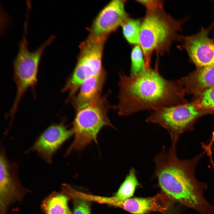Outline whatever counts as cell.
Instances as JSON below:
<instances>
[{
  "label": "cell",
  "mask_w": 214,
  "mask_h": 214,
  "mask_svg": "<svg viewBox=\"0 0 214 214\" xmlns=\"http://www.w3.org/2000/svg\"><path fill=\"white\" fill-rule=\"evenodd\" d=\"M177 141L171 139L167 150L164 146L155 158L154 176L162 191L172 201L194 210L200 214H214V206L204 196L206 183L198 181L195 170L205 152L203 151L191 159L181 160L177 155Z\"/></svg>",
  "instance_id": "cell-1"
},
{
  "label": "cell",
  "mask_w": 214,
  "mask_h": 214,
  "mask_svg": "<svg viewBox=\"0 0 214 214\" xmlns=\"http://www.w3.org/2000/svg\"><path fill=\"white\" fill-rule=\"evenodd\" d=\"M119 101L116 108L119 115L176 106L180 98L179 85L160 75L158 60L153 68L145 67L136 75L119 73Z\"/></svg>",
  "instance_id": "cell-2"
},
{
  "label": "cell",
  "mask_w": 214,
  "mask_h": 214,
  "mask_svg": "<svg viewBox=\"0 0 214 214\" xmlns=\"http://www.w3.org/2000/svg\"><path fill=\"white\" fill-rule=\"evenodd\" d=\"M182 23L163 9L147 11L141 22L139 43L143 52L145 67L150 66L154 52L162 55L169 51Z\"/></svg>",
  "instance_id": "cell-3"
},
{
  "label": "cell",
  "mask_w": 214,
  "mask_h": 214,
  "mask_svg": "<svg viewBox=\"0 0 214 214\" xmlns=\"http://www.w3.org/2000/svg\"><path fill=\"white\" fill-rule=\"evenodd\" d=\"M54 35L51 36L42 45L33 51L27 47V42L24 34L19 43V49L13 62L14 74L12 79L16 86L14 101L9 114L12 121L17 112L20 102L27 90L31 88L33 91L37 83L38 67L42 54L45 48L55 39Z\"/></svg>",
  "instance_id": "cell-4"
},
{
  "label": "cell",
  "mask_w": 214,
  "mask_h": 214,
  "mask_svg": "<svg viewBox=\"0 0 214 214\" xmlns=\"http://www.w3.org/2000/svg\"><path fill=\"white\" fill-rule=\"evenodd\" d=\"M111 106L105 96L101 97L89 106L77 111L73 122L74 141L67 151L83 149L93 141L97 142V135L105 126L114 128L109 121L108 112Z\"/></svg>",
  "instance_id": "cell-5"
},
{
  "label": "cell",
  "mask_w": 214,
  "mask_h": 214,
  "mask_svg": "<svg viewBox=\"0 0 214 214\" xmlns=\"http://www.w3.org/2000/svg\"><path fill=\"white\" fill-rule=\"evenodd\" d=\"M106 38L89 35L81 44L76 66L62 90V93H68L67 102L74 98L86 79L98 74L103 70L102 58Z\"/></svg>",
  "instance_id": "cell-6"
},
{
  "label": "cell",
  "mask_w": 214,
  "mask_h": 214,
  "mask_svg": "<svg viewBox=\"0 0 214 214\" xmlns=\"http://www.w3.org/2000/svg\"><path fill=\"white\" fill-rule=\"evenodd\" d=\"M199 114L193 105H176L154 111L146 121L163 127L168 131L171 139L178 141L182 134L193 130V123Z\"/></svg>",
  "instance_id": "cell-7"
},
{
  "label": "cell",
  "mask_w": 214,
  "mask_h": 214,
  "mask_svg": "<svg viewBox=\"0 0 214 214\" xmlns=\"http://www.w3.org/2000/svg\"><path fill=\"white\" fill-rule=\"evenodd\" d=\"M17 166L1 150L0 157V214H6L11 204L23 199L25 192L17 176Z\"/></svg>",
  "instance_id": "cell-8"
},
{
  "label": "cell",
  "mask_w": 214,
  "mask_h": 214,
  "mask_svg": "<svg viewBox=\"0 0 214 214\" xmlns=\"http://www.w3.org/2000/svg\"><path fill=\"white\" fill-rule=\"evenodd\" d=\"M125 1H111L100 11L94 21L90 35L107 37L129 18L125 9Z\"/></svg>",
  "instance_id": "cell-9"
},
{
  "label": "cell",
  "mask_w": 214,
  "mask_h": 214,
  "mask_svg": "<svg viewBox=\"0 0 214 214\" xmlns=\"http://www.w3.org/2000/svg\"><path fill=\"white\" fill-rule=\"evenodd\" d=\"M209 31L203 29L197 34L182 38L183 48L200 68L214 64V38L209 37Z\"/></svg>",
  "instance_id": "cell-10"
},
{
  "label": "cell",
  "mask_w": 214,
  "mask_h": 214,
  "mask_svg": "<svg viewBox=\"0 0 214 214\" xmlns=\"http://www.w3.org/2000/svg\"><path fill=\"white\" fill-rule=\"evenodd\" d=\"M73 133V129L68 130L63 122L53 124L41 134L29 150L37 152L50 163L55 152Z\"/></svg>",
  "instance_id": "cell-11"
},
{
  "label": "cell",
  "mask_w": 214,
  "mask_h": 214,
  "mask_svg": "<svg viewBox=\"0 0 214 214\" xmlns=\"http://www.w3.org/2000/svg\"><path fill=\"white\" fill-rule=\"evenodd\" d=\"M172 201L162 191L149 198L136 197L122 200L113 197L110 204L133 214H149L153 212H166L170 207Z\"/></svg>",
  "instance_id": "cell-12"
},
{
  "label": "cell",
  "mask_w": 214,
  "mask_h": 214,
  "mask_svg": "<svg viewBox=\"0 0 214 214\" xmlns=\"http://www.w3.org/2000/svg\"><path fill=\"white\" fill-rule=\"evenodd\" d=\"M106 76L103 69L98 74L88 78L83 82L78 94L71 100L77 111L92 104L101 97Z\"/></svg>",
  "instance_id": "cell-13"
},
{
  "label": "cell",
  "mask_w": 214,
  "mask_h": 214,
  "mask_svg": "<svg viewBox=\"0 0 214 214\" xmlns=\"http://www.w3.org/2000/svg\"><path fill=\"white\" fill-rule=\"evenodd\" d=\"M65 195L54 192L43 201L41 208L45 214H72L68 206Z\"/></svg>",
  "instance_id": "cell-14"
},
{
  "label": "cell",
  "mask_w": 214,
  "mask_h": 214,
  "mask_svg": "<svg viewBox=\"0 0 214 214\" xmlns=\"http://www.w3.org/2000/svg\"><path fill=\"white\" fill-rule=\"evenodd\" d=\"M193 85L204 90L214 86V64L200 68L193 76Z\"/></svg>",
  "instance_id": "cell-15"
},
{
  "label": "cell",
  "mask_w": 214,
  "mask_h": 214,
  "mask_svg": "<svg viewBox=\"0 0 214 214\" xmlns=\"http://www.w3.org/2000/svg\"><path fill=\"white\" fill-rule=\"evenodd\" d=\"M139 185L135 170L132 168L115 196L122 200L130 199L133 195L136 187Z\"/></svg>",
  "instance_id": "cell-16"
},
{
  "label": "cell",
  "mask_w": 214,
  "mask_h": 214,
  "mask_svg": "<svg viewBox=\"0 0 214 214\" xmlns=\"http://www.w3.org/2000/svg\"><path fill=\"white\" fill-rule=\"evenodd\" d=\"M141 25L139 20L129 18L122 26L124 36L130 43L139 44Z\"/></svg>",
  "instance_id": "cell-17"
},
{
  "label": "cell",
  "mask_w": 214,
  "mask_h": 214,
  "mask_svg": "<svg viewBox=\"0 0 214 214\" xmlns=\"http://www.w3.org/2000/svg\"><path fill=\"white\" fill-rule=\"evenodd\" d=\"M130 75H136L140 73L145 67L142 50L138 44L133 48L131 55Z\"/></svg>",
  "instance_id": "cell-18"
},
{
  "label": "cell",
  "mask_w": 214,
  "mask_h": 214,
  "mask_svg": "<svg viewBox=\"0 0 214 214\" xmlns=\"http://www.w3.org/2000/svg\"><path fill=\"white\" fill-rule=\"evenodd\" d=\"M73 214H91L88 201L78 197L74 199Z\"/></svg>",
  "instance_id": "cell-19"
},
{
  "label": "cell",
  "mask_w": 214,
  "mask_h": 214,
  "mask_svg": "<svg viewBox=\"0 0 214 214\" xmlns=\"http://www.w3.org/2000/svg\"><path fill=\"white\" fill-rule=\"evenodd\" d=\"M204 90L202 95L201 105L204 108H214V86Z\"/></svg>",
  "instance_id": "cell-20"
},
{
  "label": "cell",
  "mask_w": 214,
  "mask_h": 214,
  "mask_svg": "<svg viewBox=\"0 0 214 214\" xmlns=\"http://www.w3.org/2000/svg\"><path fill=\"white\" fill-rule=\"evenodd\" d=\"M144 5L147 11L163 9V2L161 0H137Z\"/></svg>",
  "instance_id": "cell-21"
},
{
  "label": "cell",
  "mask_w": 214,
  "mask_h": 214,
  "mask_svg": "<svg viewBox=\"0 0 214 214\" xmlns=\"http://www.w3.org/2000/svg\"><path fill=\"white\" fill-rule=\"evenodd\" d=\"M209 143L214 147V131L213 132L212 136L209 140Z\"/></svg>",
  "instance_id": "cell-22"
},
{
  "label": "cell",
  "mask_w": 214,
  "mask_h": 214,
  "mask_svg": "<svg viewBox=\"0 0 214 214\" xmlns=\"http://www.w3.org/2000/svg\"><path fill=\"white\" fill-rule=\"evenodd\" d=\"M179 211L177 209L173 210L167 214H178Z\"/></svg>",
  "instance_id": "cell-23"
}]
</instances>
